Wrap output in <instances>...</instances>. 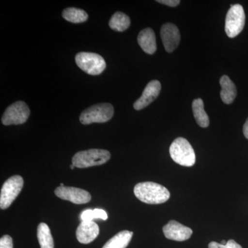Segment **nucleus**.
I'll list each match as a JSON object with an SVG mask.
<instances>
[{
  "mask_svg": "<svg viewBox=\"0 0 248 248\" xmlns=\"http://www.w3.org/2000/svg\"><path fill=\"white\" fill-rule=\"evenodd\" d=\"M246 22V15L241 4L231 5L226 17L225 31L230 38H234L242 32Z\"/></svg>",
  "mask_w": 248,
  "mask_h": 248,
  "instance_id": "423d86ee",
  "label": "nucleus"
},
{
  "mask_svg": "<svg viewBox=\"0 0 248 248\" xmlns=\"http://www.w3.org/2000/svg\"><path fill=\"white\" fill-rule=\"evenodd\" d=\"M192 111L197 123L202 128H207L210 124L208 115L204 110L203 100L200 98L195 99L192 102Z\"/></svg>",
  "mask_w": 248,
  "mask_h": 248,
  "instance_id": "f3484780",
  "label": "nucleus"
},
{
  "mask_svg": "<svg viewBox=\"0 0 248 248\" xmlns=\"http://www.w3.org/2000/svg\"><path fill=\"white\" fill-rule=\"evenodd\" d=\"M94 219H102L104 221L108 219V215L105 210L102 209L96 208L93 210Z\"/></svg>",
  "mask_w": 248,
  "mask_h": 248,
  "instance_id": "5701e85b",
  "label": "nucleus"
},
{
  "mask_svg": "<svg viewBox=\"0 0 248 248\" xmlns=\"http://www.w3.org/2000/svg\"><path fill=\"white\" fill-rule=\"evenodd\" d=\"M30 113V109L27 104L22 101H19L6 109L1 117V122L4 125L24 124L29 119Z\"/></svg>",
  "mask_w": 248,
  "mask_h": 248,
  "instance_id": "6e6552de",
  "label": "nucleus"
},
{
  "mask_svg": "<svg viewBox=\"0 0 248 248\" xmlns=\"http://www.w3.org/2000/svg\"><path fill=\"white\" fill-rule=\"evenodd\" d=\"M0 248H14L13 239L9 235H4L1 238Z\"/></svg>",
  "mask_w": 248,
  "mask_h": 248,
  "instance_id": "4be33fe9",
  "label": "nucleus"
},
{
  "mask_svg": "<svg viewBox=\"0 0 248 248\" xmlns=\"http://www.w3.org/2000/svg\"><path fill=\"white\" fill-rule=\"evenodd\" d=\"M114 115V108L108 103L95 104L81 112L79 121L84 125L93 123H105Z\"/></svg>",
  "mask_w": 248,
  "mask_h": 248,
  "instance_id": "20e7f679",
  "label": "nucleus"
},
{
  "mask_svg": "<svg viewBox=\"0 0 248 248\" xmlns=\"http://www.w3.org/2000/svg\"><path fill=\"white\" fill-rule=\"evenodd\" d=\"M220 85L221 86V98L223 102L226 104H231L234 102L237 94L236 86L229 77L223 76L220 79Z\"/></svg>",
  "mask_w": 248,
  "mask_h": 248,
  "instance_id": "2eb2a0df",
  "label": "nucleus"
},
{
  "mask_svg": "<svg viewBox=\"0 0 248 248\" xmlns=\"http://www.w3.org/2000/svg\"><path fill=\"white\" fill-rule=\"evenodd\" d=\"M110 159V153L106 150L90 149L77 153L72 159V164L78 169H86L106 164Z\"/></svg>",
  "mask_w": 248,
  "mask_h": 248,
  "instance_id": "7ed1b4c3",
  "label": "nucleus"
},
{
  "mask_svg": "<svg viewBox=\"0 0 248 248\" xmlns=\"http://www.w3.org/2000/svg\"><path fill=\"white\" fill-rule=\"evenodd\" d=\"M99 234V226L94 221H81L77 228V239L82 244L93 242Z\"/></svg>",
  "mask_w": 248,
  "mask_h": 248,
  "instance_id": "ddd939ff",
  "label": "nucleus"
},
{
  "mask_svg": "<svg viewBox=\"0 0 248 248\" xmlns=\"http://www.w3.org/2000/svg\"><path fill=\"white\" fill-rule=\"evenodd\" d=\"M62 17L68 22L79 24L86 22L89 18V16L84 10L70 7L63 10Z\"/></svg>",
  "mask_w": 248,
  "mask_h": 248,
  "instance_id": "6ab92c4d",
  "label": "nucleus"
},
{
  "mask_svg": "<svg viewBox=\"0 0 248 248\" xmlns=\"http://www.w3.org/2000/svg\"><path fill=\"white\" fill-rule=\"evenodd\" d=\"M24 186V179L19 175L10 177L1 187L0 195V208L5 210L10 207L19 195Z\"/></svg>",
  "mask_w": 248,
  "mask_h": 248,
  "instance_id": "0eeeda50",
  "label": "nucleus"
},
{
  "mask_svg": "<svg viewBox=\"0 0 248 248\" xmlns=\"http://www.w3.org/2000/svg\"><path fill=\"white\" fill-rule=\"evenodd\" d=\"M163 232L167 239L176 241H186L190 239L192 234L191 228L174 220L169 221L163 228Z\"/></svg>",
  "mask_w": 248,
  "mask_h": 248,
  "instance_id": "9b49d317",
  "label": "nucleus"
},
{
  "mask_svg": "<svg viewBox=\"0 0 248 248\" xmlns=\"http://www.w3.org/2000/svg\"><path fill=\"white\" fill-rule=\"evenodd\" d=\"M227 244V242L225 240H223V241H221V244L222 245H226Z\"/></svg>",
  "mask_w": 248,
  "mask_h": 248,
  "instance_id": "bb28decb",
  "label": "nucleus"
},
{
  "mask_svg": "<svg viewBox=\"0 0 248 248\" xmlns=\"http://www.w3.org/2000/svg\"><path fill=\"white\" fill-rule=\"evenodd\" d=\"M134 193L138 200L148 204L164 203L170 197L166 187L154 182L139 183L135 186Z\"/></svg>",
  "mask_w": 248,
  "mask_h": 248,
  "instance_id": "f257e3e1",
  "label": "nucleus"
},
{
  "mask_svg": "<svg viewBox=\"0 0 248 248\" xmlns=\"http://www.w3.org/2000/svg\"><path fill=\"white\" fill-rule=\"evenodd\" d=\"M161 37L163 45L168 53H172L180 43L181 35L177 26L166 23L161 29Z\"/></svg>",
  "mask_w": 248,
  "mask_h": 248,
  "instance_id": "9d476101",
  "label": "nucleus"
},
{
  "mask_svg": "<svg viewBox=\"0 0 248 248\" xmlns=\"http://www.w3.org/2000/svg\"><path fill=\"white\" fill-rule=\"evenodd\" d=\"M158 3H161L166 6H170V7H175L180 4V1L179 0H158Z\"/></svg>",
  "mask_w": 248,
  "mask_h": 248,
  "instance_id": "393cba45",
  "label": "nucleus"
},
{
  "mask_svg": "<svg viewBox=\"0 0 248 248\" xmlns=\"http://www.w3.org/2000/svg\"><path fill=\"white\" fill-rule=\"evenodd\" d=\"M133 232L128 231L120 232L111 238L102 248H126L133 237Z\"/></svg>",
  "mask_w": 248,
  "mask_h": 248,
  "instance_id": "dca6fc26",
  "label": "nucleus"
},
{
  "mask_svg": "<svg viewBox=\"0 0 248 248\" xmlns=\"http://www.w3.org/2000/svg\"><path fill=\"white\" fill-rule=\"evenodd\" d=\"M170 155L173 161L181 166L191 167L195 164V151L186 139L179 138L174 140L170 147Z\"/></svg>",
  "mask_w": 248,
  "mask_h": 248,
  "instance_id": "f03ea898",
  "label": "nucleus"
},
{
  "mask_svg": "<svg viewBox=\"0 0 248 248\" xmlns=\"http://www.w3.org/2000/svg\"><path fill=\"white\" fill-rule=\"evenodd\" d=\"M55 194L62 200L76 204L87 203L91 200V194L88 191L78 187L60 186L55 189Z\"/></svg>",
  "mask_w": 248,
  "mask_h": 248,
  "instance_id": "1a4fd4ad",
  "label": "nucleus"
},
{
  "mask_svg": "<svg viewBox=\"0 0 248 248\" xmlns=\"http://www.w3.org/2000/svg\"><path fill=\"white\" fill-rule=\"evenodd\" d=\"M243 132H244L245 138L248 140V118L244 124Z\"/></svg>",
  "mask_w": 248,
  "mask_h": 248,
  "instance_id": "a878e982",
  "label": "nucleus"
},
{
  "mask_svg": "<svg viewBox=\"0 0 248 248\" xmlns=\"http://www.w3.org/2000/svg\"><path fill=\"white\" fill-rule=\"evenodd\" d=\"M138 41L142 50L147 54L153 55L156 50V36L151 28L143 29L139 33Z\"/></svg>",
  "mask_w": 248,
  "mask_h": 248,
  "instance_id": "4468645a",
  "label": "nucleus"
},
{
  "mask_svg": "<svg viewBox=\"0 0 248 248\" xmlns=\"http://www.w3.org/2000/svg\"><path fill=\"white\" fill-rule=\"evenodd\" d=\"M77 65L91 76H99L107 67L105 60L97 53L80 52L76 56Z\"/></svg>",
  "mask_w": 248,
  "mask_h": 248,
  "instance_id": "39448f33",
  "label": "nucleus"
},
{
  "mask_svg": "<svg viewBox=\"0 0 248 248\" xmlns=\"http://www.w3.org/2000/svg\"><path fill=\"white\" fill-rule=\"evenodd\" d=\"M37 239L41 248H54V241L48 225L41 223L37 227Z\"/></svg>",
  "mask_w": 248,
  "mask_h": 248,
  "instance_id": "a211bd4d",
  "label": "nucleus"
},
{
  "mask_svg": "<svg viewBox=\"0 0 248 248\" xmlns=\"http://www.w3.org/2000/svg\"><path fill=\"white\" fill-rule=\"evenodd\" d=\"M130 25V19L127 15L122 12L115 13L109 21V27L113 31L123 32Z\"/></svg>",
  "mask_w": 248,
  "mask_h": 248,
  "instance_id": "aec40b11",
  "label": "nucleus"
},
{
  "mask_svg": "<svg viewBox=\"0 0 248 248\" xmlns=\"http://www.w3.org/2000/svg\"><path fill=\"white\" fill-rule=\"evenodd\" d=\"M80 218L81 221H93L94 217H93V210L88 209L84 210L80 215Z\"/></svg>",
  "mask_w": 248,
  "mask_h": 248,
  "instance_id": "b1692460",
  "label": "nucleus"
},
{
  "mask_svg": "<svg viewBox=\"0 0 248 248\" xmlns=\"http://www.w3.org/2000/svg\"><path fill=\"white\" fill-rule=\"evenodd\" d=\"M161 89V85L159 81L153 80L150 81L145 88L141 97L134 103V108L140 110L149 106L158 97Z\"/></svg>",
  "mask_w": 248,
  "mask_h": 248,
  "instance_id": "f8f14e48",
  "label": "nucleus"
},
{
  "mask_svg": "<svg viewBox=\"0 0 248 248\" xmlns=\"http://www.w3.org/2000/svg\"><path fill=\"white\" fill-rule=\"evenodd\" d=\"M60 186H62V187H63V186H65L63 185V184H60Z\"/></svg>",
  "mask_w": 248,
  "mask_h": 248,
  "instance_id": "c85d7f7f",
  "label": "nucleus"
},
{
  "mask_svg": "<svg viewBox=\"0 0 248 248\" xmlns=\"http://www.w3.org/2000/svg\"><path fill=\"white\" fill-rule=\"evenodd\" d=\"M70 167H71V169L72 170H73L75 169L74 165L71 164V166H70Z\"/></svg>",
  "mask_w": 248,
  "mask_h": 248,
  "instance_id": "cd10ccee",
  "label": "nucleus"
},
{
  "mask_svg": "<svg viewBox=\"0 0 248 248\" xmlns=\"http://www.w3.org/2000/svg\"><path fill=\"white\" fill-rule=\"evenodd\" d=\"M208 248H242L234 240H229L226 245H222L213 241L208 245Z\"/></svg>",
  "mask_w": 248,
  "mask_h": 248,
  "instance_id": "412c9836",
  "label": "nucleus"
}]
</instances>
